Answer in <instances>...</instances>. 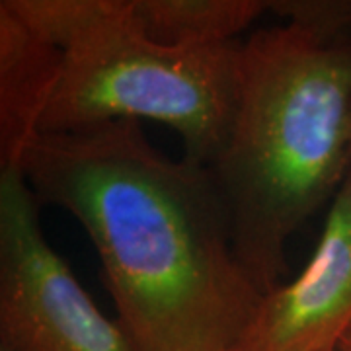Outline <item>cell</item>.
I'll use <instances>...</instances> for the list:
<instances>
[{"instance_id": "obj_7", "label": "cell", "mask_w": 351, "mask_h": 351, "mask_svg": "<svg viewBox=\"0 0 351 351\" xmlns=\"http://www.w3.org/2000/svg\"><path fill=\"white\" fill-rule=\"evenodd\" d=\"M133 25L147 39L174 49L237 41L267 10L262 0H125Z\"/></svg>"}, {"instance_id": "obj_6", "label": "cell", "mask_w": 351, "mask_h": 351, "mask_svg": "<svg viewBox=\"0 0 351 351\" xmlns=\"http://www.w3.org/2000/svg\"><path fill=\"white\" fill-rule=\"evenodd\" d=\"M63 51L0 2V170L16 168L41 135Z\"/></svg>"}, {"instance_id": "obj_10", "label": "cell", "mask_w": 351, "mask_h": 351, "mask_svg": "<svg viewBox=\"0 0 351 351\" xmlns=\"http://www.w3.org/2000/svg\"><path fill=\"white\" fill-rule=\"evenodd\" d=\"M313 351H339L338 348H318V350H313Z\"/></svg>"}, {"instance_id": "obj_11", "label": "cell", "mask_w": 351, "mask_h": 351, "mask_svg": "<svg viewBox=\"0 0 351 351\" xmlns=\"http://www.w3.org/2000/svg\"><path fill=\"white\" fill-rule=\"evenodd\" d=\"M350 160H351V125H350Z\"/></svg>"}, {"instance_id": "obj_3", "label": "cell", "mask_w": 351, "mask_h": 351, "mask_svg": "<svg viewBox=\"0 0 351 351\" xmlns=\"http://www.w3.org/2000/svg\"><path fill=\"white\" fill-rule=\"evenodd\" d=\"M4 2L63 51L41 133L152 119L182 137L188 160L213 162L237 108L240 41L164 47L133 25L125 0Z\"/></svg>"}, {"instance_id": "obj_4", "label": "cell", "mask_w": 351, "mask_h": 351, "mask_svg": "<svg viewBox=\"0 0 351 351\" xmlns=\"http://www.w3.org/2000/svg\"><path fill=\"white\" fill-rule=\"evenodd\" d=\"M0 346L10 351H141L51 248L20 170H0Z\"/></svg>"}, {"instance_id": "obj_1", "label": "cell", "mask_w": 351, "mask_h": 351, "mask_svg": "<svg viewBox=\"0 0 351 351\" xmlns=\"http://www.w3.org/2000/svg\"><path fill=\"white\" fill-rule=\"evenodd\" d=\"M18 170L82 225L117 320L141 351H234L263 293L240 263L207 166L174 160L141 121L41 133Z\"/></svg>"}, {"instance_id": "obj_2", "label": "cell", "mask_w": 351, "mask_h": 351, "mask_svg": "<svg viewBox=\"0 0 351 351\" xmlns=\"http://www.w3.org/2000/svg\"><path fill=\"white\" fill-rule=\"evenodd\" d=\"M350 125L351 34L287 22L242 41L232 123L207 168L262 293L283 285L287 240L351 168Z\"/></svg>"}, {"instance_id": "obj_12", "label": "cell", "mask_w": 351, "mask_h": 351, "mask_svg": "<svg viewBox=\"0 0 351 351\" xmlns=\"http://www.w3.org/2000/svg\"><path fill=\"white\" fill-rule=\"evenodd\" d=\"M0 351H10V350H6V348H2V346H0Z\"/></svg>"}, {"instance_id": "obj_9", "label": "cell", "mask_w": 351, "mask_h": 351, "mask_svg": "<svg viewBox=\"0 0 351 351\" xmlns=\"http://www.w3.org/2000/svg\"><path fill=\"white\" fill-rule=\"evenodd\" d=\"M339 351H351V328L343 334V338L339 339V346H338Z\"/></svg>"}, {"instance_id": "obj_5", "label": "cell", "mask_w": 351, "mask_h": 351, "mask_svg": "<svg viewBox=\"0 0 351 351\" xmlns=\"http://www.w3.org/2000/svg\"><path fill=\"white\" fill-rule=\"evenodd\" d=\"M351 328V168L334 195L308 265L291 283L263 293L234 351L338 348Z\"/></svg>"}, {"instance_id": "obj_8", "label": "cell", "mask_w": 351, "mask_h": 351, "mask_svg": "<svg viewBox=\"0 0 351 351\" xmlns=\"http://www.w3.org/2000/svg\"><path fill=\"white\" fill-rule=\"evenodd\" d=\"M267 10L318 34H351V0H269Z\"/></svg>"}]
</instances>
